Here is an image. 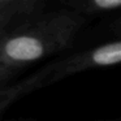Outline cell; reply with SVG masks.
<instances>
[{
    "mask_svg": "<svg viewBox=\"0 0 121 121\" xmlns=\"http://www.w3.org/2000/svg\"><path fill=\"white\" fill-rule=\"evenodd\" d=\"M74 31L70 22H48L26 31L0 35V65L17 70L69 44Z\"/></svg>",
    "mask_w": 121,
    "mask_h": 121,
    "instance_id": "cell-1",
    "label": "cell"
},
{
    "mask_svg": "<svg viewBox=\"0 0 121 121\" xmlns=\"http://www.w3.org/2000/svg\"><path fill=\"white\" fill-rule=\"evenodd\" d=\"M121 61V43L118 40L98 46L92 50L76 53L42 69L43 87L50 86L69 76L94 68L113 66Z\"/></svg>",
    "mask_w": 121,
    "mask_h": 121,
    "instance_id": "cell-2",
    "label": "cell"
},
{
    "mask_svg": "<svg viewBox=\"0 0 121 121\" xmlns=\"http://www.w3.org/2000/svg\"><path fill=\"white\" fill-rule=\"evenodd\" d=\"M43 87V72H38L30 78H26L24 81H20L18 83L0 89V116L3 115L9 105L14 103L17 99L26 94H30L31 91Z\"/></svg>",
    "mask_w": 121,
    "mask_h": 121,
    "instance_id": "cell-3",
    "label": "cell"
},
{
    "mask_svg": "<svg viewBox=\"0 0 121 121\" xmlns=\"http://www.w3.org/2000/svg\"><path fill=\"white\" fill-rule=\"evenodd\" d=\"M16 70L14 69H11L8 66H4V65H0V89L7 86L8 81L14 76Z\"/></svg>",
    "mask_w": 121,
    "mask_h": 121,
    "instance_id": "cell-4",
    "label": "cell"
},
{
    "mask_svg": "<svg viewBox=\"0 0 121 121\" xmlns=\"http://www.w3.org/2000/svg\"><path fill=\"white\" fill-rule=\"evenodd\" d=\"M95 5L102 9H112L120 7L121 0H94Z\"/></svg>",
    "mask_w": 121,
    "mask_h": 121,
    "instance_id": "cell-5",
    "label": "cell"
},
{
    "mask_svg": "<svg viewBox=\"0 0 121 121\" xmlns=\"http://www.w3.org/2000/svg\"><path fill=\"white\" fill-rule=\"evenodd\" d=\"M0 35H1V34H0Z\"/></svg>",
    "mask_w": 121,
    "mask_h": 121,
    "instance_id": "cell-6",
    "label": "cell"
}]
</instances>
